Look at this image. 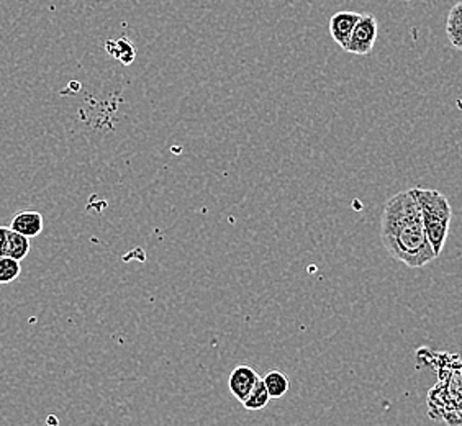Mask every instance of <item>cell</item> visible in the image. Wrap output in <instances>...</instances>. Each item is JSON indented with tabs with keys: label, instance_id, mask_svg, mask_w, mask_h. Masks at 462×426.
<instances>
[{
	"label": "cell",
	"instance_id": "obj_10",
	"mask_svg": "<svg viewBox=\"0 0 462 426\" xmlns=\"http://www.w3.org/2000/svg\"><path fill=\"white\" fill-rule=\"evenodd\" d=\"M271 402V395L266 389V384L263 379H259L258 384L253 387V391L249 392L248 397L241 403L246 410L251 412H258L267 407V403Z\"/></svg>",
	"mask_w": 462,
	"mask_h": 426
},
{
	"label": "cell",
	"instance_id": "obj_5",
	"mask_svg": "<svg viewBox=\"0 0 462 426\" xmlns=\"http://www.w3.org/2000/svg\"><path fill=\"white\" fill-rule=\"evenodd\" d=\"M259 379L261 377L253 367L238 366L231 371L228 387H230V392L236 397V400H240L243 403L245 399L248 397L249 392L253 391V387L258 384Z\"/></svg>",
	"mask_w": 462,
	"mask_h": 426
},
{
	"label": "cell",
	"instance_id": "obj_12",
	"mask_svg": "<svg viewBox=\"0 0 462 426\" xmlns=\"http://www.w3.org/2000/svg\"><path fill=\"white\" fill-rule=\"evenodd\" d=\"M22 273V264L17 259L10 256H2L0 258V284H10L17 279Z\"/></svg>",
	"mask_w": 462,
	"mask_h": 426
},
{
	"label": "cell",
	"instance_id": "obj_11",
	"mask_svg": "<svg viewBox=\"0 0 462 426\" xmlns=\"http://www.w3.org/2000/svg\"><path fill=\"white\" fill-rule=\"evenodd\" d=\"M107 51L112 56H116V60H120L122 64H126V66L132 64L134 56H136L134 43L130 40H126V38H120L116 42H107Z\"/></svg>",
	"mask_w": 462,
	"mask_h": 426
},
{
	"label": "cell",
	"instance_id": "obj_6",
	"mask_svg": "<svg viewBox=\"0 0 462 426\" xmlns=\"http://www.w3.org/2000/svg\"><path fill=\"white\" fill-rule=\"evenodd\" d=\"M10 230L25 235L28 238H35L43 231V215L35 210L18 212L10 223Z\"/></svg>",
	"mask_w": 462,
	"mask_h": 426
},
{
	"label": "cell",
	"instance_id": "obj_4",
	"mask_svg": "<svg viewBox=\"0 0 462 426\" xmlns=\"http://www.w3.org/2000/svg\"><path fill=\"white\" fill-rule=\"evenodd\" d=\"M359 18H361V14L349 12V10L338 12L329 18V35L333 38V42L338 43L343 50L346 48L347 42L351 38L356 23L359 22Z\"/></svg>",
	"mask_w": 462,
	"mask_h": 426
},
{
	"label": "cell",
	"instance_id": "obj_9",
	"mask_svg": "<svg viewBox=\"0 0 462 426\" xmlns=\"http://www.w3.org/2000/svg\"><path fill=\"white\" fill-rule=\"evenodd\" d=\"M30 248H32V245H30V238L28 236L20 235L17 231L9 230L7 255L5 256L22 261V259L27 258Z\"/></svg>",
	"mask_w": 462,
	"mask_h": 426
},
{
	"label": "cell",
	"instance_id": "obj_8",
	"mask_svg": "<svg viewBox=\"0 0 462 426\" xmlns=\"http://www.w3.org/2000/svg\"><path fill=\"white\" fill-rule=\"evenodd\" d=\"M263 381L266 384V389L269 392V395H271V400L284 397L285 394L289 392V387H291L289 377L282 371H269Z\"/></svg>",
	"mask_w": 462,
	"mask_h": 426
},
{
	"label": "cell",
	"instance_id": "obj_2",
	"mask_svg": "<svg viewBox=\"0 0 462 426\" xmlns=\"http://www.w3.org/2000/svg\"><path fill=\"white\" fill-rule=\"evenodd\" d=\"M413 194L417 197V202L421 210L428 240L431 243L436 256H439L445 248L448 233H449V223L453 217L449 200L435 189H420L418 187V189H413Z\"/></svg>",
	"mask_w": 462,
	"mask_h": 426
},
{
	"label": "cell",
	"instance_id": "obj_7",
	"mask_svg": "<svg viewBox=\"0 0 462 426\" xmlns=\"http://www.w3.org/2000/svg\"><path fill=\"white\" fill-rule=\"evenodd\" d=\"M446 33L451 45L462 51V2L456 4L446 22Z\"/></svg>",
	"mask_w": 462,
	"mask_h": 426
},
{
	"label": "cell",
	"instance_id": "obj_1",
	"mask_svg": "<svg viewBox=\"0 0 462 426\" xmlns=\"http://www.w3.org/2000/svg\"><path fill=\"white\" fill-rule=\"evenodd\" d=\"M381 238L392 258L411 269L427 266L438 258L428 240L413 189L399 192L387 200L381 218Z\"/></svg>",
	"mask_w": 462,
	"mask_h": 426
},
{
	"label": "cell",
	"instance_id": "obj_3",
	"mask_svg": "<svg viewBox=\"0 0 462 426\" xmlns=\"http://www.w3.org/2000/svg\"><path fill=\"white\" fill-rule=\"evenodd\" d=\"M377 33H379V23L377 18L374 15H361L359 22L356 23L355 30L351 33V38L347 42L345 51L351 54H357V56H365L371 53L377 40Z\"/></svg>",
	"mask_w": 462,
	"mask_h": 426
},
{
	"label": "cell",
	"instance_id": "obj_13",
	"mask_svg": "<svg viewBox=\"0 0 462 426\" xmlns=\"http://www.w3.org/2000/svg\"><path fill=\"white\" fill-rule=\"evenodd\" d=\"M9 230L5 227H0V258L7 255V240H9Z\"/></svg>",
	"mask_w": 462,
	"mask_h": 426
}]
</instances>
